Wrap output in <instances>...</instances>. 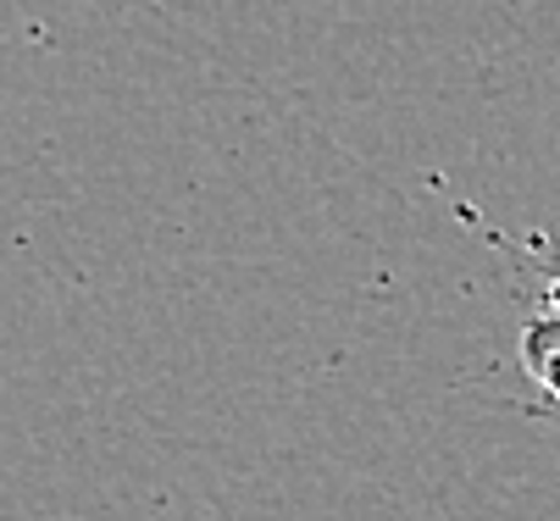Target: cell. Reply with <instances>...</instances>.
<instances>
[{
	"label": "cell",
	"mask_w": 560,
	"mask_h": 521,
	"mask_svg": "<svg viewBox=\"0 0 560 521\" xmlns=\"http://www.w3.org/2000/svg\"><path fill=\"white\" fill-rule=\"evenodd\" d=\"M544 300H549V311H560V272L549 277V288H544Z\"/></svg>",
	"instance_id": "obj_2"
},
{
	"label": "cell",
	"mask_w": 560,
	"mask_h": 521,
	"mask_svg": "<svg viewBox=\"0 0 560 521\" xmlns=\"http://www.w3.org/2000/svg\"><path fill=\"white\" fill-rule=\"evenodd\" d=\"M516 360H522L533 389H544L549 400H560V311H544V317H527L522 322Z\"/></svg>",
	"instance_id": "obj_1"
}]
</instances>
